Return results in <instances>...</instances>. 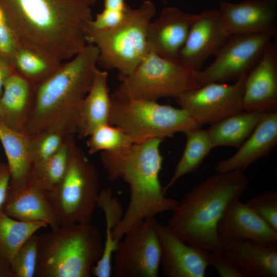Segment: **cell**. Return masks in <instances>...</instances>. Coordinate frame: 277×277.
Returning a JSON list of instances; mask_svg holds the SVG:
<instances>
[{
  "label": "cell",
  "mask_w": 277,
  "mask_h": 277,
  "mask_svg": "<svg viewBox=\"0 0 277 277\" xmlns=\"http://www.w3.org/2000/svg\"><path fill=\"white\" fill-rule=\"evenodd\" d=\"M0 10L19 42L61 62L85 47L93 19L90 6L81 0H0Z\"/></svg>",
  "instance_id": "6da1fadb"
},
{
  "label": "cell",
  "mask_w": 277,
  "mask_h": 277,
  "mask_svg": "<svg viewBox=\"0 0 277 277\" xmlns=\"http://www.w3.org/2000/svg\"><path fill=\"white\" fill-rule=\"evenodd\" d=\"M163 140L154 138L111 152H101V162L110 181L122 179L129 187L130 199L121 221L113 231L116 241L134 224L172 211L177 200L166 197L160 180Z\"/></svg>",
  "instance_id": "7a4b0ae2"
},
{
  "label": "cell",
  "mask_w": 277,
  "mask_h": 277,
  "mask_svg": "<svg viewBox=\"0 0 277 277\" xmlns=\"http://www.w3.org/2000/svg\"><path fill=\"white\" fill-rule=\"evenodd\" d=\"M99 50L88 44L75 57L35 85L34 108L25 129L32 136L47 129L76 133L80 105L89 91Z\"/></svg>",
  "instance_id": "3957f363"
},
{
  "label": "cell",
  "mask_w": 277,
  "mask_h": 277,
  "mask_svg": "<svg viewBox=\"0 0 277 277\" xmlns=\"http://www.w3.org/2000/svg\"><path fill=\"white\" fill-rule=\"evenodd\" d=\"M249 184L244 171L217 173L196 185L172 211L167 225L187 244L223 253V241L217 230L227 205L240 199Z\"/></svg>",
  "instance_id": "277c9868"
},
{
  "label": "cell",
  "mask_w": 277,
  "mask_h": 277,
  "mask_svg": "<svg viewBox=\"0 0 277 277\" xmlns=\"http://www.w3.org/2000/svg\"><path fill=\"white\" fill-rule=\"evenodd\" d=\"M36 277H90L104 243L91 223L60 226L38 235Z\"/></svg>",
  "instance_id": "5b68a950"
},
{
  "label": "cell",
  "mask_w": 277,
  "mask_h": 277,
  "mask_svg": "<svg viewBox=\"0 0 277 277\" xmlns=\"http://www.w3.org/2000/svg\"><path fill=\"white\" fill-rule=\"evenodd\" d=\"M156 13L149 0L139 7L129 9L125 19L108 29H98L91 24L86 30L87 43L98 49L97 64L107 69H116L120 79L130 74L148 51L147 31Z\"/></svg>",
  "instance_id": "8992f818"
},
{
  "label": "cell",
  "mask_w": 277,
  "mask_h": 277,
  "mask_svg": "<svg viewBox=\"0 0 277 277\" xmlns=\"http://www.w3.org/2000/svg\"><path fill=\"white\" fill-rule=\"evenodd\" d=\"M100 191L96 169L73 138L63 177L45 193L60 226L91 223Z\"/></svg>",
  "instance_id": "52a82bcc"
},
{
  "label": "cell",
  "mask_w": 277,
  "mask_h": 277,
  "mask_svg": "<svg viewBox=\"0 0 277 277\" xmlns=\"http://www.w3.org/2000/svg\"><path fill=\"white\" fill-rule=\"evenodd\" d=\"M195 71L179 59H172L148 50L134 70L120 79L121 84L111 94L119 100L156 101L161 97L175 98L199 88Z\"/></svg>",
  "instance_id": "ba28073f"
},
{
  "label": "cell",
  "mask_w": 277,
  "mask_h": 277,
  "mask_svg": "<svg viewBox=\"0 0 277 277\" xmlns=\"http://www.w3.org/2000/svg\"><path fill=\"white\" fill-rule=\"evenodd\" d=\"M111 100L109 123L142 141L164 140L201 126L182 108L156 101Z\"/></svg>",
  "instance_id": "9c48e42d"
},
{
  "label": "cell",
  "mask_w": 277,
  "mask_h": 277,
  "mask_svg": "<svg viewBox=\"0 0 277 277\" xmlns=\"http://www.w3.org/2000/svg\"><path fill=\"white\" fill-rule=\"evenodd\" d=\"M155 217L132 226L114 252L112 273L116 277H156L161 265V249Z\"/></svg>",
  "instance_id": "30bf717a"
},
{
  "label": "cell",
  "mask_w": 277,
  "mask_h": 277,
  "mask_svg": "<svg viewBox=\"0 0 277 277\" xmlns=\"http://www.w3.org/2000/svg\"><path fill=\"white\" fill-rule=\"evenodd\" d=\"M272 36L264 33L232 34L207 68L195 71L200 87L210 83L235 82L247 74L262 57Z\"/></svg>",
  "instance_id": "8fae6325"
},
{
  "label": "cell",
  "mask_w": 277,
  "mask_h": 277,
  "mask_svg": "<svg viewBox=\"0 0 277 277\" xmlns=\"http://www.w3.org/2000/svg\"><path fill=\"white\" fill-rule=\"evenodd\" d=\"M247 74L232 84H206L182 93L175 101L201 126L212 125L243 111L242 98Z\"/></svg>",
  "instance_id": "7c38bea8"
},
{
  "label": "cell",
  "mask_w": 277,
  "mask_h": 277,
  "mask_svg": "<svg viewBox=\"0 0 277 277\" xmlns=\"http://www.w3.org/2000/svg\"><path fill=\"white\" fill-rule=\"evenodd\" d=\"M192 25L178 58L196 71L215 55L232 35L218 9L206 10Z\"/></svg>",
  "instance_id": "4fadbf2b"
},
{
  "label": "cell",
  "mask_w": 277,
  "mask_h": 277,
  "mask_svg": "<svg viewBox=\"0 0 277 277\" xmlns=\"http://www.w3.org/2000/svg\"><path fill=\"white\" fill-rule=\"evenodd\" d=\"M161 264L167 277H204L209 267V251L189 245L166 225L157 223Z\"/></svg>",
  "instance_id": "5bb4252c"
},
{
  "label": "cell",
  "mask_w": 277,
  "mask_h": 277,
  "mask_svg": "<svg viewBox=\"0 0 277 277\" xmlns=\"http://www.w3.org/2000/svg\"><path fill=\"white\" fill-rule=\"evenodd\" d=\"M243 111L277 112V41H271L248 73L242 98Z\"/></svg>",
  "instance_id": "9a60e30c"
},
{
  "label": "cell",
  "mask_w": 277,
  "mask_h": 277,
  "mask_svg": "<svg viewBox=\"0 0 277 277\" xmlns=\"http://www.w3.org/2000/svg\"><path fill=\"white\" fill-rule=\"evenodd\" d=\"M200 15L187 13L174 7L164 8L148 26V49L159 55L177 59L191 26Z\"/></svg>",
  "instance_id": "2e32d148"
},
{
  "label": "cell",
  "mask_w": 277,
  "mask_h": 277,
  "mask_svg": "<svg viewBox=\"0 0 277 277\" xmlns=\"http://www.w3.org/2000/svg\"><path fill=\"white\" fill-rule=\"evenodd\" d=\"M231 34L264 33L274 36L277 15L274 0L221 2L218 9Z\"/></svg>",
  "instance_id": "e0dca14e"
},
{
  "label": "cell",
  "mask_w": 277,
  "mask_h": 277,
  "mask_svg": "<svg viewBox=\"0 0 277 277\" xmlns=\"http://www.w3.org/2000/svg\"><path fill=\"white\" fill-rule=\"evenodd\" d=\"M217 230L222 240H245L264 245L277 244V230L240 199L233 200L227 205Z\"/></svg>",
  "instance_id": "ac0fdd59"
},
{
  "label": "cell",
  "mask_w": 277,
  "mask_h": 277,
  "mask_svg": "<svg viewBox=\"0 0 277 277\" xmlns=\"http://www.w3.org/2000/svg\"><path fill=\"white\" fill-rule=\"evenodd\" d=\"M2 208L8 215L21 221L43 222L51 229L60 226L44 191L30 179L18 188H9Z\"/></svg>",
  "instance_id": "d6986e66"
},
{
  "label": "cell",
  "mask_w": 277,
  "mask_h": 277,
  "mask_svg": "<svg viewBox=\"0 0 277 277\" xmlns=\"http://www.w3.org/2000/svg\"><path fill=\"white\" fill-rule=\"evenodd\" d=\"M277 144V112L265 113L257 126L238 151L217 163V173L244 171L253 163L266 156Z\"/></svg>",
  "instance_id": "ffe728a7"
},
{
  "label": "cell",
  "mask_w": 277,
  "mask_h": 277,
  "mask_svg": "<svg viewBox=\"0 0 277 277\" xmlns=\"http://www.w3.org/2000/svg\"><path fill=\"white\" fill-rule=\"evenodd\" d=\"M222 241L223 253L236 264L245 277L277 276V244L264 245L231 239Z\"/></svg>",
  "instance_id": "44dd1931"
},
{
  "label": "cell",
  "mask_w": 277,
  "mask_h": 277,
  "mask_svg": "<svg viewBox=\"0 0 277 277\" xmlns=\"http://www.w3.org/2000/svg\"><path fill=\"white\" fill-rule=\"evenodd\" d=\"M35 97V85L13 72L5 82L0 98L1 116L4 123L11 128L25 133Z\"/></svg>",
  "instance_id": "7402d4cb"
},
{
  "label": "cell",
  "mask_w": 277,
  "mask_h": 277,
  "mask_svg": "<svg viewBox=\"0 0 277 277\" xmlns=\"http://www.w3.org/2000/svg\"><path fill=\"white\" fill-rule=\"evenodd\" d=\"M107 78V72L96 67L92 86L80 107L76 132L80 138L109 123L112 100Z\"/></svg>",
  "instance_id": "603a6c76"
},
{
  "label": "cell",
  "mask_w": 277,
  "mask_h": 277,
  "mask_svg": "<svg viewBox=\"0 0 277 277\" xmlns=\"http://www.w3.org/2000/svg\"><path fill=\"white\" fill-rule=\"evenodd\" d=\"M0 141L10 172L9 188H18L30 179L33 164L30 153L29 136L8 126L0 116Z\"/></svg>",
  "instance_id": "cb8c5ba5"
},
{
  "label": "cell",
  "mask_w": 277,
  "mask_h": 277,
  "mask_svg": "<svg viewBox=\"0 0 277 277\" xmlns=\"http://www.w3.org/2000/svg\"><path fill=\"white\" fill-rule=\"evenodd\" d=\"M264 113L243 111L211 125L206 130L213 148H239L252 133Z\"/></svg>",
  "instance_id": "d4e9b609"
},
{
  "label": "cell",
  "mask_w": 277,
  "mask_h": 277,
  "mask_svg": "<svg viewBox=\"0 0 277 277\" xmlns=\"http://www.w3.org/2000/svg\"><path fill=\"white\" fill-rule=\"evenodd\" d=\"M97 206L103 211L106 222V240L101 257L93 266L92 274L96 277H109L112 272V259L118 242L113 236V231L124 215L122 206L113 195L110 188H104L100 192Z\"/></svg>",
  "instance_id": "484cf974"
},
{
  "label": "cell",
  "mask_w": 277,
  "mask_h": 277,
  "mask_svg": "<svg viewBox=\"0 0 277 277\" xmlns=\"http://www.w3.org/2000/svg\"><path fill=\"white\" fill-rule=\"evenodd\" d=\"M12 64L16 73L36 85L52 75L62 63L43 50L20 42Z\"/></svg>",
  "instance_id": "4316f807"
},
{
  "label": "cell",
  "mask_w": 277,
  "mask_h": 277,
  "mask_svg": "<svg viewBox=\"0 0 277 277\" xmlns=\"http://www.w3.org/2000/svg\"><path fill=\"white\" fill-rule=\"evenodd\" d=\"M186 142L182 156L167 184L163 187L165 193L184 175L196 171L213 148L207 130L200 128L184 132Z\"/></svg>",
  "instance_id": "83f0119b"
},
{
  "label": "cell",
  "mask_w": 277,
  "mask_h": 277,
  "mask_svg": "<svg viewBox=\"0 0 277 277\" xmlns=\"http://www.w3.org/2000/svg\"><path fill=\"white\" fill-rule=\"evenodd\" d=\"M43 222H25L13 219L0 209V255L10 263L24 243L40 228Z\"/></svg>",
  "instance_id": "f1b7e54d"
},
{
  "label": "cell",
  "mask_w": 277,
  "mask_h": 277,
  "mask_svg": "<svg viewBox=\"0 0 277 277\" xmlns=\"http://www.w3.org/2000/svg\"><path fill=\"white\" fill-rule=\"evenodd\" d=\"M74 135L70 136L60 149L43 163L33 166L30 179L45 193L53 190L60 182L66 169L70 142Z\"/></svg>",
  "instance_id": "f546056e"
},
{
  "label": "cell",
  "mask_w": 277,
  "mask_h": 277,
  "mask_svg": "<svg viewBox=\"0 0 277 277\" xmlns=\"http://www.w3.org/2000/svg\"><path fill=\"white\" fill-rule=\"evenodd\" d=\"M86 144L90 154L118 150L142 142L109 123L96 128L89 136Z\"/></svg>",
  "instance_id": "4dcf8cb0"
},
{
  "label": "cell",
  "mask_w": 277,
  "mask_h": 277,
  "mask_svg": "<svg viewBox=\"0 0 277 277\" xmlns=\"http://www.w3.org/2000/svg\"><path fill=\"white\" fill-rule=\"evenodd\" d=\"M73 134L56 129L43 130L29 136L30 153L33 166L39 165L55 154Z\"/></svg>",
  "instance_id": "1f68e13d"
},
{
  "label": "cell",
  "mask_w": 277,
  "mask_h": 277,
  "mask_svg": "<svg viewBox=\"0 0 277 277\" xmlns=\"http://www.w3.org/2000/svg\"><path fill=\"white\" fill-rule=\"evenodd\" d=\"M38 235L30 236L14 256L11 265L14 277L35 276L38 254Z\"/></svg>",
  "instance_id": "d6a6232c"
},
{
  "label": "cell",
  "mask_w": 277,
  "mask_h": 277,
  "mask_svg": "<svg viewBox=\"0 0 277 277\" xmlns=\"http://www.w3.org/2000/svg\"><path fill=\"white\" fill-rule=\"evenodd\" d=\"M246 204L268 225L277 230V191L270 190L259 193Z\"/></svg>",
  "instance_id": "836d02e7"
},
{
  "label": "cell",
  "mask_w": 277,
  "mask_h": 277,
  "mask_svg": "<svg viewBox=\"0 0 277 277\" xmlns=\"http://www.w3.org/2000/svg\"><path fill=\"white\" fill-rule=\"evenodd\" d=\"M20 42L0 10V53L12 62Z\"/></svg>",
  "instance_id": "e575fe53"
},
{
  "label": "cell",
  "mask_w": 277,
  "mask_h": 277,
  "mask_svg": "<svg viewBox=\"0 0 277 277\" xmlns=\"http://www.w3.org/2000/svg\"><path fill=\"white\" fill-rule=\"evenodd\" d=\"M208 260L221 277H245L236 264L223 253L209 251Z\"/></svg>",
  "instance_id": "d590c367"
},
{
  "label": "cell",
  "mask_w": 277,
  "mask_h": 277,
  "mask_svg": "<svg viewBox=\"0 0 277 277\" xmlns=\"http://www.w3.org/2000/svg\"><path fill=\"white\" fill-rule=\"evenodd\" d=\"M10 180V172L7 164L0 163V209L6 199Z\"/></svg>",
  "instance_id": "8d00e7d4"
},
{
  "label": "cell",
  "mask_w": 277,
  "mask_h": 277,
  "mask_svg": "<svg viewBox=\"0 0 277 277\" xmlns=\"http://www.w3.org/2000/svg\"><path fill=\"white\" fill-rule=\"evenodd\" d=\"M14 71L11 60L0 53V98L3 93L5 82Z\"/></svg>",
  "instance_id": "74e56055"
},
{
  "label": "cell",
  "mask_w": 277,
  "mask_h": 277,
  "mask_svg": "<svg viewBox=\"0 0 277 277\" xmlns=\"http://www.w3.org/2000/svg\"><path fill=\"white\" fill-rule=\"evenodd\" d=\"M105 10L126 13L130 6L125 3L124 0H104Z\"/></svg>",
  "instance_id": "f35d334b"
},
{
  "label": "cell",
  "mask_w": 277,
  "mask_h": 277,
  "mask_svg": "<svg viewBox=\"0 0 277 277\" xmlns=\"http://www.w3.org/2000/svg\"><path fill=\"white\" fill-rule=\"evenodd\" d=\"M0 277H14L11 263L0 255Z\"/></svg>",
  "instance_id": "ab89813d"
},
{
  "label": "cell",
  "mask_w": 277,
  "mask_h": 277,
  "mask_svg": "<svg viewBox=\"0 0 277 277\" xmlns=\"http://www.w3.org/2000/svg\"><path fill=\"white\" fill-rule=\"evenodd\" d=\"M83 2H84L86 5H88L89 6H90L92 5H93L97 0H81Z\"/></svg>",
  "instance_id": "60d3db41"
},
{
  "label": "cell",
  "mask_w": 277,
  "mask_h": 277,
  "mask_svg": "<svg viewBox=\"0 0 277 277\" xmlns=\"http://www.w3.org/2000/svg\"><path fill=\"white\" fill-rule=\"evenodd\" d=\"M1 113H2V111H1V107L0 106V116L1 115Z\"/></svg>",
  "instance_id": "b9f144b4"
}]
</instances>
